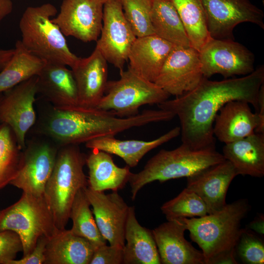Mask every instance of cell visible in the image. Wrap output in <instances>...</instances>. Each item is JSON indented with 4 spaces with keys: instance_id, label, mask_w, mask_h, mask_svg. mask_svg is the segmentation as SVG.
Returning a JSON list of instances; mask_svg holds the SVG:
<instances>
[{
    "instance_id": "cell-33",
    "label": "cell",
    "mask_w": 264,
    "mask_h": 264,
    "mask_svg": "<svg viewBox=\"0 0 264 264\" xmlns=\"http://www.w3.org/2000/svg\"><path fill=\"white\" fill-rule=\"evenodd\" d=\"M160 209L167 220L200 217L208 214L202 199L187 187L176 197L163 204Z\"/></svg>"
},
{
    "instance_id": "cell-45",
    "label": "cell",
    "mask_w": 264,
    "mask_h": 264,
    "mask_svg": "<svg viewBox=\"0 0 264 264\" xmlns=\"http://www.w3.org/2000/svg\"><path fill=\"white\" fill-rule=\"evenodd\" d=\"M1 211H0V216Z\"/></svg>"
},
{
    "instance_id": "cell-4",
    "label": "cell",
    "mask_w": 264,
    "mask_h": 264,
    "mask_svg": "<svg viewBox=\"0 0 264 264\" xmlns=\"http://www.w3.org/2000/svg\"><path fill=\"white\" fill-rule=\"evenodd\" d=\"M225 160L216 147L194 149L182 143L172 150H161L148 161L141 171L132 173L128 182L132 199L134 200L138 192L151 182L187 177Z\"/></svg>"
},
{
    "instance_id": "cell-17",
    "label": "cell",
    "mask_w": 264,
    "mask_h": 264,
    "mask_svg": "<svg viewBox=\"0 0 264 264\" xmlns=\"http://www.w3.org/2000/svg\"><path fill=\"white\" fill-rule=\"evenodd\" d=\"M238 176L228 160L204 168L187 177V188L205 203L208 214L220 211L226 205V196L231 182Z\"/></svg>"
},
{
    "instance_id": "cell-19",
    "label": "cell",
    "mask_w": 264,
    "mask_h": 264,
    "mask_svg": "<svg viewBox=\"0 0 264 264\" xmlns=\"http://www.w3.org/2000/svg\"><path fill=\"white\" fill-rule=\"evenodd\" d=\"M107 61L95 47L86 58H79L71 67L78 91V105L96 108L104 96L108 82Z\"/></svg>"
},
{
    "instance_id": "cell-3",
    "label": "cell",
    "mask_w": 264,
    "mask_h": 264,
    "mask_svg": "<svg viewBox=\"0 0 264 264\" xmlns=\"http://www.w3.org/2000/svg\"><path fill=\"white\" fill-rule=\"evenodd\" d=\"M250 208L247 200L240 199L215 213L180 219L191 240L201 249L205 264H238L235 247L242 229L241 221Z\"/></svg>"
},
{
    "instance_id": "cell-18",
    "label": "cell",
    "mask_w": 264,
    "mask_h": 264,
    "mask_svg": "<svg viewBox=\"0 0 264 264\" xmlns=\"http://www.w3.org/2000/svg\"><path fill=\"white\" fill-rule=\"evenodd\" d=\"M186 230L179 219L167 220L152 230L161 264H205L202 252L185 239Z\"/></svg>"
},
{
    "instance_id": "cell-7",
    "label": "cell",
    "mask_w": 264,
    "mask_h": 264,
    "mask_svg": "<svg viewBox=\"0 0 264 264\" xmlns=\"http://www.w3.org/2000/svg\"><path fill=\"white\" fill-rule=\"evenodd\" d=\"M58 230L44 196L23 192L18 201L1 211L0 231L10 230L19 235L23 256L33 250L40 237L49 238Z\"/></svg>"
},
{
    "instance_id": "cell-11",
    "label": "cell",
    "mask_w": 264,
    "mask_h": 264,
    "mask_svg": "<svg viewBox=\"0 0 264 264\" xmlns=\"http://www.w3.org/2000/svg\"><path fill=\"white\" fill-rule=\"evenodd\" d=\"M59 147L48 141L34 140L22 150L19 169L10 184L23 192L44 196Z\"/></svg>"
},
{
    "instance_id": "cell-37",
    "label": "cell",
    "mask_w": 264,
    "mask_h": 264,
    "mask_svg": "<svg viewBox=\"0 0 264 264\" xmlns=\"http://www.w3.org/2000/svg\"><path fill=\"white\" fill-rule=\"evenodd\" d=\"M123 260V247L106 244L95 249L89 264H122Z\"/></svg>"
},
{
    "instance_id": "cell-32",
    "label": "cell",
    "mask_w": 264,
    "mask_h": 264,
    "mask_svg": "<svg viewBox=\"0 0 264 264\" xmlns=\"http://www.w3.org/2000/svg\"><path fill=\"white\" fill-rule=\"evenodd\" d=\"M22 151L10 127L0 123V190L15 177Z\"/></svg>"
},
{
    "instance_id": "cell-29",
    "label": "cell",
    "mask_w": 264,
    "mask_h": 264,
    "mask_svg": "<svg viewBox=\"0 0 264 264\" xmlns=\"http://www.w3.org/2000/svg\"><path fill=\"white\" fill-rule=\"evenodd\" d=\"M45 62L30 53L16 42L14 53L5 67L0 72V93L37 76Z\"/></svg>"
},
{
    "instance_id": "cell-21",
    "label": "cell",
    "mask_w": 264,
    "mask_h": 264,
    "mask_svg": "<svg viewBox=\"0 0 264 264\" xmlns=\"http://www.w3.org/2000/svg\"><path fill=\"white\" fill-rule=\"evenodd\" d=\"M174 46L155 34L136 37L128 56V69L154 83Z\"/></svg>"
},
{
    "instance_id": "cell-16",
    "label": "cell",
    "mask_w": 264,
    "mask_h": 264,
    "mask_svg": "<svg viewBox=\"0 0 264 264\" xmlns=\"http://www.w3.org/2000/svg\"><path fill=\"white\" fill-rule=\"evenodd\" d=\"M99 230L110 245L124 247L129 206L117 191L106 194L84 189Z\"/></svg>"
},
{
    "instance_id": "cell-22",
    "label": "cell",
    "mask_w": 264,
    "mask_h": 264,
    "mask_svg": "<svg viewBox=\"0 0 264 264\" xmlns=\"http://www.w3.org/2000/svg\"><path fill=\"white\" fill-rule=\"evenodd\" d=\"M38 93L57 108L78 105L75 80L71 69L58 63H45L37 75Z\"/></svg>"
},
{
    "instance_id": "cell-23",
    "label": "cell",
    "mask_w": 264,
    "mask_h": 264,
    "mask_svg": "<svg viewBox=\"0 0 264 264\" xmlns=\"http://www.w3.org/2000/svg\"><path fill=\"white\" fill-rule=\"evenodd\" d=\"M180 134V127H176L151 141L120 140L110 135L90 140L86 143V146L90 149H97L116 155L121 157L129 167H134L147 153Z\"/></svg>"
},
{
    "instance_id": "cell-26",
    "label": "cell",
    "mask_w": 264,
    "mask_h": 264,
    "mask_svg": "<svg viewBox=\"0 0 264 264\" xmlns=\"http://www.w3.org/2000/svg\"><path fill=\"white\" fill-rule=\"evenodd\" d=\"M123 247L124 264H160L152 231L138 222L133 206H129Z\"/></svg>"
},
{
    "instance_id": "cell-44",
    "label": "cell",
    "mask_w": 264,
    "mask_h": 264,
    "mask_svg": "<svg viewBox=\"0 0 264 264\" xmlns=\"http://www.w3.org/2000/svg\"><path fill=\"white\" fill-rule=\"evenodd\" d=\"M103 3H104L106 1H107L108 0H100Z\"/></svg>"
},
{
    "instance_id": "cell-27",
    "label": "cell",
    "mask_w": 264,
    "mask_h": 264,
    "mask_svg": "<svg viewBox=\"0 0 264 264\" xmlns=\"http://www.w3.org/2000/svg\"><path fill=\"white\" fill-rule=\"evenodd\" d=\"M86 164L88 169V186L98 192L117 191L123 188L132 174L128 166H117L110 154L97 149H91L87 156Z\"/></svg>"
},
{
    "instance_id": "cell-30",
    "label": "cell",
    "mask_w": 264,
    "mask_h": 264,
    "mask_svg": "<svg viewBox=\"0 0 264 264\" xmlns=\"http://www.w3.org/2000/svg\"><path fill=\"white\" fill-rule=\"evenodd\" d=\"M176 10L191 46L198 51L211 37L200 0H170Z\"/></svg>"
},
{
    "instance_id": "cell-25",
    "label": "cell",
    "mask_w": 264,
    "mask_h": 264,
    "mask_svg": "<svg viewBox=\"0 0 264 264\" xmlns=\"http://www.w3.org/2000/svg\"><path fill=\"white\" fill-rule=\"evenodd\" d=\"M95 247L70 229L58 230L48 238L44 264H89Z\"/></svg>"
},
{
    "instance_id": "cell-40",
    "label": "cell",
    "mask_w": 264,
    "mask_h": 264,
    "mask_svg": "<svg viewBox=\"0 0 264 264\" xmlns=\"http://www.w3.org/2000/svg\"><path fill=\"white\" fill-rule=\"evenodd\" d=\"M264 217L263 214L258 216L250 222L247 227L256 233L261 236L264 234Z\"/></svg>"
},
{
    "instance_id": "cell-2",
    "label": "cell",
    "mask_w": 264,
    "mask_h": 264,
    "mask_svg": "<svg viewBox=\"0 0 264 264\" xmlns=\"http://www.w3.org/2000/svg\"><path fill=\"white\" fill-rule=\"evenodd\" d=\"M162 110H145L127 117H120L110 110L96 108L53 107L44 119L40 133L59 147L79 145L94 139L115 134L129 129L164 121Z\"/></svg>"
},
{
    "instance_id": "cell-20",
    "label": "cell",
    "mask_w": 264,
    "mask_h": 264,
    "mask_svg": "<svg viewBox=\"0 0 264 264\" xmlns=\"http://www.w3.org/2000/svg\"><path fill=\"white\" fill-rule=\"evenodd\" d=\"M247 102L232 100L224 104L215 118L214 135L225 144L255 133L259 121Z\"/></svg>"
},
{
    "instance_id": "cell-13",
    "label": "cell",
    "mask_w": 264,
    "mask_h": 264,
    "mask_svg": "<svg viewBox=\"0 0 264 264\" xmlns=\"http://www.w3.org/2000/svg\"><path fill=\"white\" fill-rule=\"evenodd\" d=\"M37 93V76L2 92L0 123L10 127L22 150L26 146V134L36 121L34 103Z\"/></svg>"
},
{
    "instance_id": "cell-10",
    "label": "cell",
    "mask_w": 264,
    "mask_h": 264,
    "mask_svg": "<svg viewBox=\"0 0 264 264\" xmlns=\"http://www.w3.org/2000/svg\"><path fill=\"white\" fill-rule=\"evenodd\" d=\"M100 35L95 47L107 62L119 70L123 69L136 37L125 17L120 0L104 3Z\"/></svg>"
},
{
    "instance_id": "cell-38",
    "label": "cell",
    "mask_w": 264,
    "mask_h": 264,
    "mask_svg": "<svg viewBox=\"0 0 264 264\" xmlns=\"http://www.w3.org/2000/svg\"><path fill=\"white\" fill-rule=\"evenodd\" d=\"M48 238L45 236L40 237L30 253L19 260L9 261L6 264H44L45 247Z\"/></svg>"
},
{
    "instance_id": "cell-31",
    "label": "cell",
    "mask_w": 264,
    "mask_h": 264,
    "mask_svg": "<svg viewBox=\"0 0 264 264\" xmlns=\"http://www.w3.org/2000/svg\"><path fill=\"white\" fill-rule=\"evenodd\" d=\"M85 188L78 191L72 204L69 219L72 220V226L70 230L74 234L88 240L96 248L107 244V241L97 226Z\"/></svg>"
},
{
    "instance_id": "cell-6",
    "label": "cell",
    "mask_w": 264,
    "mask_h": 264,
    "mask_svg": "<svg viewBox=\"0 0 264 264\" xmlns=\"http://www.w3.org/2000/svg\"><path fill=\"white\" fill-rule=\"evenodd\" d=\"M57 13L56 7L49 3L28 7L20 21L21 41L30 53L45 63L71 68L79 57L70 51L65 36L52 21Z\"/></svg>"
},
{
    "instance_id": "cell-39",
    "label": "cell",
    "mask_w": 264,
    "mask_h": 264,
    "mask_svg": "<svg viewBox=\"0 0 264 264\" xmlns=\"http://www.w3.org/2000/svg\"><path fill=\"white\" fill-rule=\"evenodd\" d=\"M258 109L256 112L259 117V125L255 129V132L264 133V84L259 90L258 99Z\"/></svg>"
},
{
    "instance_id": "cell-34",
    "label": "cell",
    "mask_w": 264,
    "mask_h": 264,
    "mask_svg": "<svg viewBox=\"0 0 264 264\" xmlns=\"http://www.w3.org/2000/svg\"><path fill=\"white\" fill-rule=\"evenodd\" d=\"M125 17L136 37L154 34L151 22L154 0H120Z\"/></svg>"
},
{
    "instance_id": "cell-43",
    "label": "cell",
    "mask_w": 264,
    "mask_h": 264,
    "mask_svg": "<svg viewBox=\"0 0 264 264\" xmlns=\"http://www.w3.org/2000/svg\"><path fill=\"white\" fill-rule=\"evenodd\" d=\"M2 92L0 93V103L1 99H2Z\"/></svg>"
},
{
    "instance_id": "cell-24",
    "label": "cell",
    "mask_w": 264,
    "mask_h": 264,
    "mask_svg": "<svg viewBox=\"0 0 264 264\" xmlns=\"http://www.w3.org/2000/svg\"><path fill=\"white\" fill-rule=\"evenodd\" d=\"M222 154L232 164L238 175L256 177L264 176V133L255 132L225 144Z\"/></svg>"
},
{
    "instance_id": "cell-1",
    "label": "cell",
    "mask_w": 264,
    "mask_h": 264,
    "mask_svg": "<svg viewBox=\"0 0 264 264\" xmlns=\"http://www.w3.org/2000/svg\"><path fill=\"white\" fill-rule=\"evenodd\" d=\"M264 84V66L239 78L211 81L203 77L192 90L157 105L178 116L182 143L194 149L215 146V118L220 109L232 100L252 105L257 111L260 88Z\"/></svg>"
},
{
    "instance_id": "cell-36",
    "label": "cell",
    "mask_w": 264,
    "mask_h": 264,
    "mask_svg": "<svg viewBox=\"0 0 264 264\" xmlns=\"http://www.w3.org/2000/svg\"><path fill=\"white\" fill-rule=\"evenodd\" d=\"M22 249V242L16 233L10 230L0 231V264L15 259Z\"/></svg>"
},
{
    "instance_id": "cell-15",
    "label": "cell",
    "mask_w": 264,
    "mask_h": 264,
    "mask_svg": "<svg viewBox=\"0 0 264 264\" xmlns=\"http://www.w3.org/2000/svg\"><path fill=\"white\" fill-rule=\"evenodd\" d=\"M103 5L100 0H63L52 21L65 36L85 43L96 41L102 26Z\"/></svg>"
},
{
    "instance_id": "cell-5",
    "label": "cell",
    "mask_w": 264,
    "mask_h": 264,
    "mask_svg": "<svg viewBox=\"0 0 264 264\" xmlns=\"http://www.w3.org/2000/svg\"><path fill=\"white\" fill-rule=\"evenodd\" d=\"M86 157L78 145L62 146L58 149L44 196L59 230L65 229L77 192L88 186L83 170Z\"/></svg>"
},
{
    "instance_id": "cell-9",
    "label": "cell",
    "mask_w": 264,
    "mask_h": 264,
    "mask_svg": "<svg viewBox=\"0 0 264 264\" xmlns=\"http://www.w3.org/2000/svg\"><path fill=\"white\" fill-rule=\"evenodd\" d=\"M198 52L202 73L207 78L216 74L225 79L245 76L255 69L253 52L234 40L210 37Z\"/></svg>"
},
{
    "instance_id": "cell-12",
    "label": "cell",
    "mask_w": 264,
    "mask_h": 264,
    "mask_svg": "<svg viewBox=\"0 0 264 264\" xmlns=\"http://www.w3.org/2000/svg\"><path fill=\"white\" fill-rule=\"evenodd\" d=\"M210 36L234 40L233 30L240 23L250 22L264 29V13L250 0H200Z\"/></svg>"
},
{
    "instance_id": "cell-35",
    "label": "cell",
    "mask_w": 264,
    "mask_h": 264,
    "mask_svg": "<svg viewBox=\"0 0 264 264\" xmlns=\"http://www.w3.org/2000/svg\"><path fill=\"white\" fill-rule=\"evenodd\" d=\"M236 257L246 264L264 263V243L261 237L245 227L242 229L235 247Z\"/></svg>"
},
{
    "instance_id": "cell-28",
    "label": "cell",
    "mask_w": 264,
    "mask_h": 264,
    "mask_svg": "<svg viewBox=\"0 0 264 264\" xmlns=\"http://www.w3.org/2000/svg\"><path fill=\"white\" fill-rule=\"evenodd\" d=\"M151 22L154 34L175 46H191L179 15L170 0H154Z\"/></svg>"
},
{
    "instance_id": "cell-41",
    "label": "cell",
    "mask_w": 264,
    "mask_h": 264,
    "mask_svg": "<svg viewBox=\"0 0 264 264\" xmlns=\"http://www.w3.org/2000/svg\"><path fill=\"white\" fill-rule=\"evenodd\" d=\"M14 49H0V72L5 67L12 58Z\"/></svg>"
},
{
    "instance_id": "cell-42",
    "label": "cell",
    "mask_w": 264,
    "mask_h": 264,
    "mask_svg": "<svg viewBox=\"0 0 264 264\" xmlns=\"http://www.w3.org/2000/svg\"><path fill=\"white\" fill-rule=\"evenodd\" d=\"M13 10L11 0H0V22L10 14Z\"/></svg>"
},
{
    "instance_id": "cell-8",
    "label": "cell",
    "mask_w": 264,
    "mask_h": 264,
    "mask_svg": "<svg viewBox=\"0 0 264 264\" xmlns=\"http://www.w3.org/2000/svg\"><path fill=\"white\" fill-rule=\"evenodd\" d=\"M120 78L108 81L105 95L96 108L112 111L116 116L127 117L138 114L139 108L145 105H158L170 95L132 71L120 70Z\"/></svg>"
},
{
    "instance_id": "cell-14",
    "label": "cell",
    "mask_w": 264,
    "mask_h": 264,
    "mask_svg": "<svg viewBox=\"0 0 264 264\" xmlns=\"http://www.w3.org/2000/svg\"><path fill=\"white\" fill-rule=\"evenodd\" d=\"M203 77L198 51L192 46H175L154 83L176 97L193 89Z\"/></svg>"
}]
</instances>
